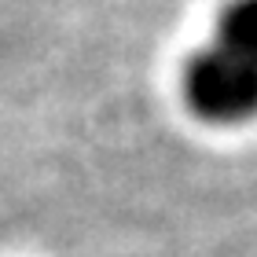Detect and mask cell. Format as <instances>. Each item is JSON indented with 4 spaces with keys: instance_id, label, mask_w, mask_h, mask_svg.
I'll list each match as a JSON object with an SVG mask.
<instances>
[{
    "instance_id": "cell-1",
    "label": "cell",
    "mask_w": 257,
    "mask_h": 257,
    "mask_svg": "<svg viewBox=\"0 0 257 257\" xmlns=\"http://www.w3.org/2000/svg\"><path fill=\"white\" fill-rule=\"evenodd\" d=\"M184 96L191 110L206 121H246L257 114V55L231 44H206L188 63Z\"/></svg>"
},
{
    "instance_id": "cell-2",
    "label": "cell",
    "mask_w": 257,
    "mask_h": 257,
    "mask_svg": "<svg viewBox=\"0 0 257 257\" xmlns=\"http://www.w3.org/2000/svg\"><path fill=\"white\" fill-rule=\"evenodd\" d=\"M213 41L231 44L246 55H257V0H231L217 22Z\"/></svg>"
}]
</instances>
